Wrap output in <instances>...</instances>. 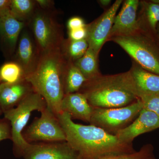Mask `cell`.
<instances>
[{"mask_svg": "<svg viewBox=\"0 0 159 159\" xmlns=\"http://www.w3.org/2000/svg\"><path fill=\"white\" fill-rule=\"evenodd\" d=\"M57 117L65 133L66 141L80 159H101L136 151L132 143L120 142L116 135L102 129L75 123L67 113L62 112Z\"/></svg>", "mask_w": 159, "mask_h": 159, "instance_id": "6da1fadb", "label": "cell"}, {"mask_svg": "<svg viewBox=\"0 0 159 159\" xmlns=\"http://www.w3.org/2000/svg\"><path fill=\"white\" fill-rule=\"evenodd\" d=\"M67 62L61 48L41 53L36 68L25 77L57 116L61 113V104L65 96L63 79Z\"/></svg>", "mask_w": 159, "mask_h": 159, "instance_id": "7a4b0ae2", "label": "cell"}, {"mask_svg": "<svg viewBox=\"0 0 159 159\" xmlns=\"http://www.w3.org/2000/svg\"><path fill=\"white\" fill-rule=\"evenodd\" d=\"M79 92L94 108H111L129 105L138 100L129 71L114 75H100L87 80Z\"/></svg>", "mask_w": 159, "mask_h": 159, "instance_id": "3957f363", "label": "cell"}, {"mask_svg": "<svg viewBox=\"0 0 159 159\" xmlns=\"http://www.w3.org/2000/svg\"><path fill=\"white\" fill-rule=\"evenodd\" d=\"M47 107L44 98L33 91L16 107L3 113L5 119L9 121L11 125V140L13 142V152L16 156L21 157L23 151L30 144L24 139L23 133L31 113L34 111L41 112Z\"/></svg>", "mask_w": 159, "mask_h": 159, "instance_id": "277c9868", "label": "cell"}, {"mask_svg": "<svg viewBox=\"0 0 159 159\" xmlns=\"http://www.w3.org/2000/svg\"><path fill=\"white\" fill-rule=\"evenodd\" d=\"M142 101L135 102L117 108H94L90 124L102 129L108 133L116 135L130 125L143 109Z\"/></svg>", "mask_w": 159, "mask_h": 159, "instance_id": "5b68a950", "label": "cell"}, {"mask_svg": "<svg viewBox=\"0 0 159 159\" xmlns=\"http://www.w3.org/2000/svg\"><path fill=\"white\" fill-rule=\"evenodd\" d=\"M39 118H34L23 133L29 143L65 142L66 138L57 116L48 107L41 112Z\"/></svg>", "mask_w": 159, "mask_h": 159, "instance_id": "8992f818", "label": "cell"}, {"mask_svg": "<svg viewBox=\"0 0 159 159\" xmlns=\"http://www.w3.org/2000/svg\"><path fill=\"white\" fill-rule=\"evenodd\" d=\"M31 25L35 43L40 53L61 48L64 41L60 25L49 13H34Z\"/></svg>", "mask_w": 159, "mask_h": 159, "instance_id": "52a82bcc", "label": "cell"}, {"mask_svg": "<svg viewBox=\"0 0 159 159\" xmlns=\"http://www.w3.org/2000/svg\"><path fill=\"white\" fill-rule=\"evenodd\" d=\"M132 57L136 63L151 73L159 75V58L143 38L137 33L111 38Z\"/></svg>", "mask_w": 159, "mask_h": 159, "instance_id": "ba28073f", "label": "cell"}, {"mask_svg": "<svg viewBox=\"0 0 159 159\" xmlns=\"http://www.w3.org/2000/svg\"><path fill=\"white\" fill-rule=\"evenodd\" d=\"M21 157L24 159H80L66 141L30 143Z\"/></svg>", "mask_w": 159, "mask_h": 159, "instance_id": "9c48e42d", "label": "cell"}, {"mask_svg": "<svg viewBox=\"0 0 159 159\" xmlns=\"http://www.w3.org/2000/svg\"><path fill=\"white\" fill-rule=\"evenodd\" d=\"M122 0H117L103 14L88 25L87 39L89 48L97 54L108 39L117 11L122 4Z\"/></svg>", "mask_w": 159, "mask_h": 159, "instance_id": "30bf717a", "label": "cell"}, {"mask_svg": "<svg viewBox=\"0 0 159 159\" xmlns=\"http://www.w3.org/2000/svg\"><path fill=\"white\" fill-rule=\"evenodd\" d=\"M138 0H126L121 11L114 19L108 39L119 36H128L136 34L139 29L137 19L139 5Z\"/></svg>", "mask_w": 159, "mask_h": 159, "instance_id": "8fae6325", "label": "cell"}, {"mask_svg": "<svg viewBox=\"0 0 159 159\" xmlns=\"http://www.w3.org/2000/svg\"><path fill=\"white\" fill-rule=\"evenodd\" d=\"M158 128L159 116L152 112L143 109L130 125L119 131L115 135L120 142L130 144L140 135Z\"/></svg>", "mask_w": 159, "mask_h": 159, "instance_id": "7c38bea8", "label": "cell"}, {"mask_svg": "<svg viewBox=\"0 0 159 159\" xmlns=\"http://www.w3.org/2000/svg\"><path fill=\"white\" fill-rule=\"evenodd\" d=\"M25 23L13 17L10 12L0 17V43L3 53L10 56L16 50Z\"/></svg>", "mask_w": 159, "mask_h": 159, "instance_id": "4fadbf2b", "label": "cell"}, {"mask_svg": "<svg viewBox=\"0 0 159 159\" xmlns=\"http://www.w3.org/2000/svg\"><path fill=\"white\" fill-rule=\"evenodd\" d=\"M16 54V61L22 68L25 77L36 68L40 53L35 41L27 31L20 35Z\"/></svg>", "mask_w": 159, "mask_h": 159, "instance_id": "5bb4252c", "label": "cell"}, {"mask_svg": "<svg viewBox=\"0 0 159 159\" xmlns=\"http://www.w3.org/2000/svg\"><path fill=\"white\" fill-rule=\"evenodd\" d=\"M33 91L31 84L25 79L15 83H1L0 107L3 112L16 107Z\"/></svg>", "mask_w": 159, "mask_h": 159, "instance_id": "9a60e30c", "label": "cell"}, {"mask_svg": "<svg viewBox=\"0 0 159 159\" xmlns=\"http://www.w3.org/2000/svg\"><path fill=\"white\" fill-rule=\"evenodd\" d=\"M129 73L138 98L159 93V75L146 70L135 62Z\"/></svg>", "mask_w": 159, "mask_h": 159, "instance_id": "2e32d148", "label": "cell"}, {"mask_svg": "<svg viewBox=\"0 0 159 159\" xmlns=\"http://www.w3.org/2000/svg\"><path fill=\"white\" fill-rule=\"evenodd\" d=\"M93 107L85 96L80 92L65 95L61 104V112H66L73 119L90 121Z\"/></svg>", "mask_w": 159, "mask_h": 159, "instance_id": "e0dca14e", "label": "cell"}, {"mask_svg": "<svg viewBox=\"0 0 159 159\" xmlns=\"http://www.w3.org/2000/svg\"><path fill=\"white\" fill-rule=\"evenodd\" d=\"M87 80L74 63L67 60L63 79L65 95L79 92Z\"/></svg>", "mask_w": 159, "mask_h": 159, "instance_id": "ac0fdd59", "label": "cell"}, {"mask_svg": "<svg viewBox=\"0 0 159 159\" xmlns=\"http://www.w3.org/2000/svg\"><path fill=\"white\" fill-rule=\"evenodd\" d=\"M98 54L89 48L84 55L74 63L87 80L101 75L98 68Z\"/></svg>", "mask_w": 159, "mask_h": 159, "instance_id": "d6986e66", "label": "cell"}, {"mask_svg": "<svg viewBox=\"0 0 159 159\" xmlns=\"http://www.w3.org/2000/svg\"><path fill=\"white\" fill-rule=\"evenodd\" d=\"M35 3L31 0H11L10 14L18 20L25 23L34 14Z\"/></svg>", "mask_w": 159, "mask_h": 159, "instance_id": "ffe728a7", "label": "cell"}, {"mask_svg": "<svg viewBox=\"0 0 159 159\" xmlns=\"http://www.w3.org/2000/svg\"><path fill=\"white\" fill-rule=\"evenodd\" d=\"M89 48L87 39L64 41L61 47L64 56L67 60L74 61L82 57Z\"/></svg>", "mask_w": 159, "mask_h": 159, "instance_id": "44dd1931", "label": "cell"}, {"mask_svg": "<svg viewBox=\"0 0 159 159\" xmlns=\"http://www.w3.org/2000/svg\"><path fill=\"white\" fill-rule=\"evenodd\" d=\"M0 79L2 82L13 84L25 79L22 68L16 61H8L0 68Z\"/></svg>", "mask_w": 159, "mask_h": 159, "instance_id": "7402d4cb", "label": "cell"}, {"mask_svg": "<svg viewBox=\"0 0 159 159\" xmlns=\"http://www.w3.org/2000/svg\"><path fill=\"white\" fill-rule=\"evenodd\" d=\"M101 159H157L154 152L153 145L147 144L142 146L139 151L131 153L112 156Z\"/></svg>", "mask_w": 159, "mask_h": 159, "instance_id": "603a6c76", "label": "cell"}, {"mask_svg": "<svg viewBox=\"0 0 159 159\" xmlns=\"http://www.w3.org/2000/svg\"><path fill=\"white\" fill-rule=\"evenodd\" d=\"M143 109L154 113L159 116V93L145 95L139 98Z\"/></svg>", "mask_w": 159, "mask_h": 159, "instance_id": "cb8c5ba5", "label": "cell"}, {"mask_svg": "<svg viewBox=\"0 0 159 159\" xmlns=\"http://www.w3.org/2000/svg\"><path fill=\"white\" fill-rule=\"evenodd\" d=\"M146 13L148 24L153 30H156L159 22V4L149 3L146 5Z\"/></svg>", "mask_w": 159, "mask_h": 159, "instance_id": "d4e9b609", "label": "cell"}, {"mask_svg": "<svg viewBox=\"0 0 159 159\" xmlns=\"http://www.w3.org/2000/svg\"><path fill=\"white\" fill-rule=\"evenodd\" d=\"M69 39L78 41L87 39L88 35V25L84 28L69 31Z\"/></svg>", "mask_w": 159, "mask_h": 159, "instance_id": "484cf974", "label": "cell"}, {"mask_svg": "<svg viewBox=\"0 0 159 159\" xmlns=\"http://www.w3.org/2000/svg\"><path fill=\"white\" fill-rule=\"evenodd\" d=\"M8 139H11V125L7 119H0V142Z\"/></svg>", "mask_w": 159, "mask_h": 159, "instance_id": "4316f807", "label": "cell"}, {"mask_svg": "<svg viewBox=\"0 0 159 159\" xmlns=\"http://www.w3.org/2000/svg\"><path fill=\"white\" fill-rule=\"evenodd\" d=\"M87 25L82 18L79 16L71 18L67 22V28L69 31L84 28Z\"/></svg>", "mask_w": 159, "mask_h": 159, "instance_id": "83f0119b", "label": "cell"}, {"mask_svg": "<svg viewBox=\"0 0 159 159\" xmlns=\"http://www.w3.org/2000/svg\"><path fill=\"white\" fill-rule=\"evenodd\" d=\"M11 0H0V17L10 12Z\"/></svg>", "mask_w": 159, "mask_h": 159, "instance_id": "f1b7e54d", "label": "cell"}, {"mask_svg": "<svg viewBox=\"0 0 159 159\" xmlns=\"http://www.w3.org/2000/svg\"><path fill=\"white\" fill-rule=\"evenodd\" d=\"M35 1L39 6L43 9H48L53 6V2L50 0H37Z\"/></svg>", "mask_w": 159, "mask_h": 159, "instance_id": "f546056e", "label": "cell"}, {"mask_svg": "<svg viewBox=\"0 0 159 159\" xmlns=\"http://www.w3.org/2000/svg\"><path fill=\"white\" fill-rule=\"evenodd\" d=\"M110 0H100L99 1V2L101 4L102 6H107L111 3Z\"/></svg>", "mask_w": 159, "mask_h": 159, "instance_id": "4dcf8cb0", "label": "cell"}, {"mask_svg": "<svg viewBox=\"0 0 159 159\" xmlns=\"http://www.w3.org/2000/svg\"><path fill=\"white\" fill-rule=\"evenodd\" d=\"M3 113V111L2 110V108L0 107V116H1L2 114Z\"/></svg>", "mask_w": 159, "mask_h": 159, "instance_id": "1f68e13d", "label": "cell"}, {"mask_svg": "<svg viewBox=\"0 0 159 159\" xmlns=\"http://www.w3.org/2000/svg\"><path fill=\"white\" fill-rule=\"evenodd\" d=\"M1 83H2V80H1L0 79V84H1Z\"/></svg>", "mask_w": 159, "mask_h": 159, "instance_id": "d6a6232c", "label": "cell"}, {"mask_svg": "<svg viewBox=\"0 0 159 159\" xmlns=\"http://www.w3.org/2000/svg\"></svg>", "mask_w": 159, "mask_h": 159, "instance_id": "836d02e7", "label": "cell"}]
</instances>
